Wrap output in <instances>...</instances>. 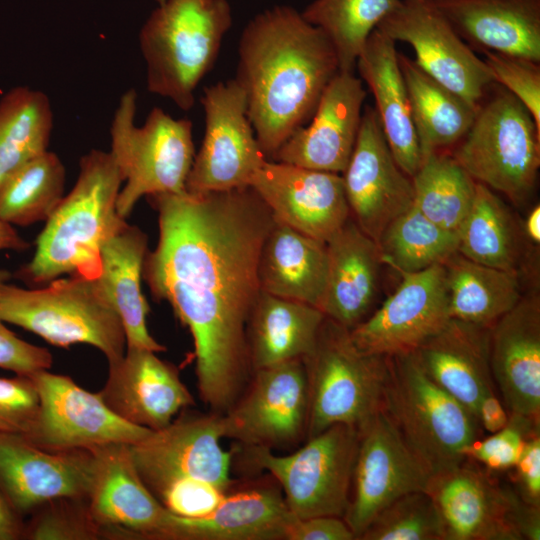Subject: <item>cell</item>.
Segmentation results:
<instances>
[{
  "label": "cell",
  "mask_w": 540,
  "mask_h": 540,
  "mask_svg": "<svg viewBox=\"0 0 540 540\" xmlns=\"http://www.w3.org/2000/svg\"><path fill=\"white\" fill-rule=\"evenodd\" d=\"M399 274L401 281L395 291L350 331L352 342L364 353H411L451 318L442 264Z\"/></svg>",
  "instance_id": "obj_18"
},
{
  "label": "cell",
  "mask_w": 540,
  "mask_h": 540,
  "mask_svg": "<svg viewBox=\"0 0 540 540\" xmlns=\"http://www.w3.org/2000/svg\"><path fill=\"white\" fill-rule=\"evenodd\" d=\"M308 405L303 359L253 370L241 394L221 415L223 438L244 447H296L306 440Z\"/></svg>",
  "instance_id": "obj_12"
},
{
  "label": "cell",
  "mask_w": 540,
  "mask_h": 540,
  "mask_svg": "<svg viewBox=\"0 0 540 540\" xmlns=\"http://www.w3.org/2000/svg\"><path fill=\"white\" fill-rule=\"evenodd\" d=\"M205 131L186 180V191L202 194L248 187L266 160L253 127L243 88L235 79L204 89Z\"/></svg>",
  "instance_id": "obj_13"
},
{
  "label": "cell",
  "mask_w": 540,
  "mask_h": 540,
  "mask_svg": "<svg viewBox=\"0 0 540 540\" xmlns=\"http://www.w3.org/2000/svg\"><path fill=\"white\" fill-rule=\"evenodd\" d=\"M227 492L204 481L175 482L155 495L170 512L186 518H199L211 513Z\"/></svg>",
  "instance_id": "obj_48"
},
{
  "label": "cell",
  "mask_w": 540,
  "mask_h": 540,
  "mask_svg": "<svg viewBox=\"0 0 540 540\" xmlns=\"http://www.w3.org/2000/svg\"><path fill=\"white\" fill-rule=\"evenodd\" d=\"M296 518L281 487L267 474L236 481L217 507L203 517L177 515L172 540H287Z\"/></svg>",
  "instance_id": "obj_26"
},
{
  "label": "cell",
  "mask_w": 540,
  "mask_h": 540,
  "mask_svg": "<svg viewBox=\"0 0 540 540\" xmlns=\"http://www.w3.org/2000/svg\"><path fill=\"white\" fill-rule=\"evenodd\" d=\"M190 408L130 445L136 470L154 496L179 481H204L225 492L236 482L230 476L234 452L220 445L221 414Z\"/></svg>",
  "instance_id": "obj_11"
},
{
  "label": "cell",
  "mask_w": 540,
  "mask_h": 540,
  "mask_svg": "<svg viewBox=\"0 0 540 540\" xmlns=\"http://www.w3.org/2000/svg\"><path fill=\"white\" fill-rule=\"evenodd\" d=\"M136 108L137 93L131 88L121 95L110 125V152L124 183L116 209L124 219L143 196L186 191L195 157L190 120L154 107L139 127Z\"/></svg>",
  "instance_id": "obj_7"
},
{
  "label": "cell",
  "mask_w": 540,
  "mask_h": 540,
  "mask_svg": "<svg viewBox=\"0 0 540 540\" xmlns=\"http://www.w3.org/2000/svg\"><path fill=\"white\" fill-rule=\"evenodd\" d=\"M0 317L58 347L91 345L108 363L126 350L122 322L97 277L70 275L36 289L6 282L0 289Z\"/></svg>",
  "instance_id": "obj_5"
},
{
  "label": "cell",
  "mask_w": 540,
  "mask_h": 540,
  "mask_svg": "<svg viewBox=\"0 0 540 540\" xmlns=\"http://www.w3.org/2000/svg\"><path fill=\"white\" fill-rule=\"evenodd\" d=\"M30 516L24 525L23 539H104L103 530L89 509L87 497L54 499L41 505Z\"/></svg>",
  "instance_id": "obj_43"
},
{
  "label": "cell",
  "mask_w": 540,
  "mask_h": 540,
  "mask_svg": "<svg viewBox=\"0 0 540 540\" xmlns=\"http://www.w3.org/2000/svg\"><path fill=\"white\" fill-rule=\"evenodd\" d=\"M366 90L354 72H338L323 91L310 121L270 160L342 174L359 132Z\"/></svg>",
  "instance_id": "obj_22"
},
{
  "label": "cell",
  "mask_w": 540,
  "mask_h": 540,
  "mask_svg": "<svg viewBox=\"0 0 540 540\" xmlns=\"http://www.w3.org/2000/svg\"><path fill=\"white\" fill-rule=\"evenodd\" d=\"M412 183L414 206L432 222L459 235L474 200L476 181L451 153L425 155Z\"/></svg>",
  "instance_id": "obj_38"
},
{
  "label": "cell",
  "mask_w": 540,
  "mask_h": 540,
  "mask_svg": "<svg viewBox=\"0 0 540 540\" xmlns=\"http://www.w3.org/2000/svg\"><path fill=\"white\" fill-rule=\"evenodd\" d=\"M147 245V235L126 223L103 243L97 278L122 322L126 348L159 353L166 347L148 331L146 318L150 307L141 289Z\"/></svg>",
  "instance_id": "obj_32"
},
{
  "label": "cell",
  "mask_w": 540,
  "mask_h": 540,
  "mask_svg": "<svg viewBox=\"0 0 540 540\" xmlns=\"http://www.w3.org/2000/svg\"><path fill=\"white\" fill-rule=\"evenodd\" d=\"M395 42L409 44L416 64L478 109L494 79L457 34L434 0H400L377 27Z\"/></svg>",
  "instance_id": "obj_15"
},
{
  "label": "cell",
  "mask_w": 540,
  "mask_h": 540,
  "mask_svg": "<svg viewBox=\"0 0 540 540\" xmlns=\"http://www.w3.org/2000/svg\"><path fill=\"white\" fill-rule=\"evenodd\" d=\"M53 123L52 104L43 91L17 86L0 99V188L48 150Z\"/></svg>",
  "instance_id": "obj_37"
},
{
  "label": "cell",
  "mask_w": 540,
  "mask_h": 540,
  "mask_svg": "<svg viewBox=\"0 0 540 540\" xmlns=\"http://www.w3.org/2000/svg\"><path fill=\"white\" fill-rule=\"evenodd\" d=\"M324 318L318 307L260 291L246 324L252 370L304 358Z\"/></svg>",
  "instance_id": "obj_33"
},
{
  "label": "cell",
  "mask_w": 540,
  "mask_h": 540,
  "mask_svg": "<svg viewBox=\"0 0 540 540\" xmlns=\"http://www.w3.org/2000/svg\"><path fill=\"white\" fill-rule=\"evenodd\" d=\"M29 243L24 240L10 224L0 220V251H25Z\"/></svg>",
  "instance_id": "obj_53"
},
{
  "label": "cell",
  "mask_w": 540,
  "mask_h": 540,
  "mask_svg": "<svg viewBox=\"0 0 540 540\" xmlns=\"http://www.w3.org/2000/svg\"><path fill=\"white\" fill-rule=\"evenodd\" d=\"M472 48L540 62V0H434Z\"/></svg>",
  "instance_id": "obj_29"
},
{
  "label": "cell",
  "mask_w": 540,
  "mask_h": 540,
  "mask_svg": "<svg viewBox=\"0 0 540 540\" xmlns=\"http://www.w3.org/2000/svg\"><path fill=\"white\" fill-rule=\"evenodd\" d=\"M327 272L326 243L275 219L259 254L260 291L319 308Z\"/></svg>",
  "instance_id": "obj_31"
},
{
  "label": "cell",
  "mask_w": 540,
  "mask_h": 540,
  "mask_svg": "<svg viewBox=\"0 0 540 540\" xmlns=\"http://www.w3.org/2000/svg\"><path fill=\"white\" fill-rule=\"evenodd\" d=\"M400 0H314L301 12L331 41L340 72H354L357 58L373 30Z\"/></svg>",
  "instance_id": "obj_41"
},
{
  "label": "cell",
  "mask_w": 540,
  "mask_h": 540,
  "mask_svg": "<svg viewBox=\"0 0 540 540\" xmlns=\"http://www.w3.org/2000/svg\"><path fill=\"white\" fill-rule=\"evenodd\" d=\"M523 238L510 208L495 191L476 182L457 251L477 263L520 273Z\"/></svg>",
  "instance_id": "obj_36"
},
{
  "label": "cell",
  "mask_w": 540,
  "mask_h": 540,
  "mask_svg": "<svg viewBox=\"0 0 540 540\" xmlns=\"http://www.w3.org/2000/svg\"><path fill=\"white\" fill-rule=\"evenodd\" d=\"M155 1H156L157 4H158V3H161V2L164 1V0H155Z\"/></svg>",
  "instance_id": "obj_55"
},
{
  "label": "cell",
  "mask_w": 540,
  "mask_h": 540,
  "mask_svg": "<svg viewBox=\"0 0 540 540\" xmlns=\"http://www.w3.org/2000/svg\"><path fill=\"white\" fill-rule=\"evenodd\" d=\"M249 186L277 221L325 243L350 216L338 173L266 160Z\"/></svg>",
  "instance_id": "obj_21"
},
{
  "label": "cell",
  "mask_w": 540,
  "mask_h": 540,
  "mask_svg": "<svg viewBox=\"0 0 540 540\" xmlns=\"http://www.w3.org/2000/svg\"><path fill=\"white\" fill-rule=\"evenodd\" d=\"M105 404L123 420L151 431L166 427L195 399L182 382L179 369L156 352L126 348L108 363V375L98 391Z\"/></svg>",
  "instance_id": "obj_23"
},
{
  "label": "cell",
  "mask_w": 540,
  "mask_h": 540,
  "mask_svg": "<svg viewBox=\"0 0 540 540\" xmlns=\"http://www.w3.org/2000/svg\"><path fill=\"white\" fill-rule=\"evenodd\" d=\"M39 409V397L31 376L0 378V432L26 435Z\"/></svg>",
  "instance_id": "obj_46"
},
{
  "label": "cell",
  "mask_w": 540,
  "mask_h": 540,
  "mask_svg": "<svg viewBox=\"0 0 540 540\" xmlns=\"http://www.w3.org/2000/svg\"><path fill=\"white\" fill-rule=\"evenodd\" d=\"M23 517L8 502L0 490V540L23 539Z\"/></svg>",
  "instance_id": "obj_52"
},
{
  "label": "cell",
  "mask_w": 540,
  "mask_h": 540,
  "mask_svg": "<svg viewBox=\"0 0 540 540\" xmlns=\"http://www.w3.org/2000/svg\"><path fill=\"white\" fill-rule=\"evenodd\" d=\"M422 159L436 151H448L467 133L477 108L451 91L414 60L398 53Z\"/></svg>",
  "instance_id": "obj_34"
},
{
  "label": "cell",
  "mask_w": 540,
  "mask_h": 540,
  "mask_svg": "<svg viewBox=\"0 0 540 540\" xmlns=\"http://www.w3.org/2000/svg\"><path fill=\"white\" fill-rule=\"evenodd\" d=\"M350 217L376 243L414 201L412 178L395 161L375 109L366 106L349 162L341 174Z\"/></svg>",
  "instance_id": "obj_19"
},
{
  "label": "cell",
  "mask_w": 540,
  "mask_h": 540,
  "mask_svg": "<svg viewBox=\"0 0 540 540\" xmlns=\"http://www.w3.org/2000/svg\"><path fill=\"white\" fill-rule=\"evenodd\" d=\"M94 466L90 449L54 452L0 432V490L22 517L54 499L87 497Z\"/></svg>",
  "instance_id": "obj_20"
},
{
  "label": "cell",
  "mask_w": 540,
  "mask_h": 540,
  "mask_svg": "<svg viewBox=\"0 0 540 540\" xmlns=\"http://www.w3.org/2000/svg\"><path fill=\"white\" fill-rule=\"evenodd\" d=\"M358 430L350 503L343 517L356 540L392 501L426 491L431 477L382 409Z\"/></svg>",
  "instance_id": "obj_16"
},
{
  "label": "cell",
  "mask_w": 540,
  "mask_h": 540,
  "mask_svg": "<svg viewBox=\"0 0 540 540\" xmlns=\"http://www.w3.org/2000/svg\"><path fill=\"white\" fill-rule=\"evenodd\" d=\"M382 410L432 475L465 463L478 439L476 416L437 386L412 353L386 356Z\"/></svg>",
  "instance_id": "obj_6"
},
{
  "label": "cell",
  "mask_w": 540,
  "mask_h": 540,
  "mask_svg": "<svg viewBox=\"0 0 540 540\" xmlns=\"http://www.w3.org/2000/svg\"><path fill=\"white\" fill-rule=\"evenodd\" d=\"M522 233L524 239L535 247H539L540 244V206L535 205L528 212L522 226Z\"/></svg>",
  "instance_id": "obj_54"
},
{
  "label": "cell",
  "mask_w": 540,
  "mask_h": 540,
  "mask_svg": "<svg viewBox=\"0 0 540 540\" xmlns=\"http://www.w3.org/2000/svg\"><path fill=\"white\" fill-rule=\"evenodd\" d=\"M338 72L331 41L296 8L276 5L247 23L234 79L245 92L248 116L267 159L310 121Z\"/></svg>",
  "instance_id": "obj_2"
},
{
  "label": "cell",
  "mask_w": 540,
  "mask_h": 540,
  "mask_svg": "<svg viewBox=\"0 0 540 540\" xmlns=\"http://www.w3.org/2000/svg\"><path fill=\"white\" fill-rule=\"evenodd\" d=\"M442 265L451 318L492 327L523 295L518 272L477 263L458 251Z\"/></svg>",
  "instance_id": "obj_35"
},
{
  "label": "cell",
  "mask_w": 540,
  "mask_h": 540,
  "mask_svg": "<svg viewBox=\"0 0 540 540\" xmlns=\"http://www.w3.org/2000/svg\"><path fill=\"white\" fill-rule=\"evenodd\" d=\"M395 44L376 28L366 40L356 67L374 97V109L395 161L412 178L421 165L422 153Z\"/></svg>",
  "instance_id": "obj_30"
},
{
  "label": "cell",
  "mask_w": 540,
  "mask_h": 540,
  "mask_svg": "<svg viewBox=\"0 0 540 540\" xmlns=\"http://www.w3.org/2000/svg\"><path fill=\"white\" fill-rule=\"evenodd\" d=\"M515 480L522 500L540 508V436L532 434L525 442L514 466Z\"/></svg>",
  "instance_id": "obj_49"
},
{
  "label": "cell",
  "mask_w": 540,
  "mask_h": 540,
  "mask_svg": "<svg viewBox=\"0 0 540 540\" xmlns=\"http://www.w3.org/2000/svg\"><path fill=\"white\" fill-rule=\"evenodd\" d=\"M490 363L508 415L539 423L540 295L536 288L523 293L491 327Z\"/></svg>",
  "instance_id": "obj_25"
},
{
  "label": "cell",
  "mask_w": 540,
  "mask_h": 540,
  "mask_svg": "<svg viewBox=\"0 0 540 540\" xmlns=\"http://www.w3.org/2000/svg\"><path fill=\"white\" fill-rule=\"evenodd\" d=\"M31 377L39 409L32 427L23 436L40 448L59 452L111 443L133 445L152 432L120 418L99 392L83 389L69 376L42 370Z\"/></svg>",
  "instance_id": "obj_14"
},
{
  "label": "cell",
  "mask_w": 540,
  "mask_h": 540,
  "mask_svg": "<svg viewBox=\"0 0 540 540\" xmlns=\"http://www.w3.org/2000/svg\"><path fill=\"white\" fill-rule=\"evenodd\" d=\"M359 540H445L439 511L425 491L406 493L384 507Z\"/></svg>",
  "instance_id": "obj_42"
},
{
  "label": "cell",
  "mask_w": 540,
  "mask_h": 540,
  "mask_svg": "<svg viewBox=\"0 0 540 540\" xmlns=\"http://www.w3.org/2000/svg\"><path fill=\"white\" fill-rule=\"evenodd\" d=\"M476 417L479 424L491 434L504 428L509 421V415L495 393L482 397L477 406Z\"/></svg>",
  "instance_id": "obj_51"
},
{
  "label": "cell",
  "mask_w": 540,
  "mask_h": 540,
  "mask_svg": "<svg viewBox=\"0 0 540 540\" xmlns=\"http://www.w3.org/2000/svg\"><path fill=\"white\" fill-rule=\"evenodd\" d=\"M539 432V423L529 418L509 415L508 424L483 440H475L466 450L468 457L494 471L514 468L526 440Z\"/></svg>",
  "instance_id": "obj_45"
},
{
  "label": "cell",
  "mask_w": 540,
  "mask_h": 540,
  "mask_svg": "<svg viewBox=\"0 0 540 540\" xmlns=\"http://www.w3.org/2000/svg\"><path fill=\"white\" fill-rule=\"evenodd\" d=\"M445 540H521L513 521L518 494L464 463L430 477Z\"/></svg>",
  "instance_id": "obj_24"
},
{
  "label": "cell",
  "mask_w": 540,
  "mask_h": 540,
  "mask_svg": "<svg viewBox=\"0 0 540 540\" xmlns=\"http://www.w3.org/2000/svg\"><path fill=\"white\" fill-rule=\"evenodd\" d=\"M490 335L491 327L450 318L411 352L423 372L475 416L482 397L495 393Z\"/></svg>",
  "instance_id": "obj_28"
},
{
  "label": "cell",
  "mask_w": 540,
  "mask_h": 540,
  "mask_svg": "<svg viewBox=\"0 0 540 540\" xmlns=\"http://www.w3.org/2000/svg\"><path fill=\"white\" fill-rule=\"evenodd\" d=\"M159 239L142 277L192 335L201 401L224 414L252 375L246 324L260 293L258 259L275 218L250 187L148 196Z\"/></svg>",
  "instance_id": "obj_1"
},
{
  "label": "cell",
  "mask_w": 540,
  "mask_h": 540,
  "mask_svg": "<svg viewBox=\"0 0 540 540\" xmlns=\"http://www.w3.org/2000/svg\"><path fill=\"white\" fill-rule=\"evenodd\" d=\"M66 171L46 150L17 170L0 188V220L12 226L47 221L64 197Z\"/></svg>",
  "instance_id": "obj_39"
},
{
  "label": "cell",
  "mask_w": 540,
  "mask_h": 540,
  "mask_svg": "<svg viewBox=\"0 0 540 540\" xmlns=\"http://www.w3.org/2000/svg\"><path fill=\"white\" fill-rule=\"evenodd\" d=\"M303 359L308 383L306 440L335 424L358 429L382 409L387 357L360 351L350 331L325 316Z\"/></svg>",
  "instance_id": "obj_9"
},
{
  "label": "cell",
  "mask_w": 540,
  "mask_h": 540,
  "mask_svg": "<svg viewBox=\"0 0 540 540\" xmlns=\"http://www.w3.org/2000/svg\"><path fill=\"white\" fill-rule=\"evenodd\" d=\"M228 0H164L139 32L150 93L188 111L232 26Z\"/></svg>",
  "instance_id": "obj_4"
},
{
  "label": "cell",
  "mask_w": 540,
  "mask_h": 540,
  "mask_svg": "<svg viewBox=\"0 0 540 540\" xmlns=\"http://www.w3.org/2000/svg\"><path fill=\"white\" fill-rule=\"evenodd\" d=\"M90 450L95 466L87 500L104 539L171 540L176 515L141 480L130 445L111 443Z\"/></svg>",
  "instance_id": "obj_17"
},
{
  "label": "cell",
  "mask_w": 540,
  "mask_h": 540,
  "mask_svg": "<svg viewBox=\"0 0 540 540\" xmlns=\"http://www.w3.org/2000/svg\"><path fill=\"white\" fill-rule=\"evenodd\" d=\"M326 245L328 272L319 309L351 331L373 312L379 295V248L350 216Z\"/></svg>",
  "instance_id": "obj_27"
},
{
  "label": "cell",
  "mask_w": 540,
  "mask_h": 540,
  "mask_svg": "<svg viewBox=\"0 0 540 540\" xmlns=\"http://www.w3.org/2000/svg\"><path fill=\"white\" fill-rule=\"evenodd\" d=\"M482 52L494 82L502 85L526 107L540 130L539 63L488 50Z\"/></svg>",
  "instance_id": "obj_44"
},
{
  "label": "cell",
  "mask_w": 540,
  "mask_h": 540,
  "mask_svg": "<svg viewBox=\"0 0 540 540\" xmlns=\"http://www.w3.org/2000/svg\"><path fill=\"white\" fill-rule=\"evenodd\" d=\"M359 444V430L335 424L305 440L289 455L260 447L246 448L249 464L268 472L282 489L298 519L314 516L343 518L349 503Z\"/></svg>",
  "instance_id": "obj_10"
},
{
  "label": "cell",
  "mask_w": 540,
  "mask_h": 540,
  "mask_svg": "<svg viewBox=\"0 0 540 540\" xmlns=\"http://www.w3.org/2000/svg\"><path fill=\"white\" fill-rule=\"evenodd\" d=\"M458 244L457 233L429 220L414 204L387 226L377 242L383 264L398 273L443 264Z\"/></svg>",
  "instance_id": "obj_40"
},
{
  "label": "cell",
  "mask_w": 540,
  "mask_h": 540,
  "mask_svg": "<svg viewBox=\"0 0 540 540\" xmlns=\"http://www.w3.org/2000/svg\"><path fill=\"white\" fill-rule=\"evenodd\" d=\"M472 177L517 207L532 197L540 167V130L506 89L486 95L465 136L450 152Z\"/></svg>",
  "instance_id": "obj_8"
},
{
  "label": "cell",
  "mask_w": 540,
  "mask_h": 540,
  "mask_svg": "<svg viewBox=\"0 0 540 540\" xmlns=\"http://www.w3.org/2000/svg\"><path fill=\"white\" fill-rule=\"evenodd\" d=\"M79 168L73 188L38 235L32 259L16 273L27 284L65 274L97 277L103 243L127 223L116 209L123 177L111 152L92 149Z\"/></svg>",
  "instance_id": "obj_3"
},
{
  "label": "cell",
  "mask_w": 540,
  "mask_h": 540,
  "mask_svg": "<svg viewBox=\"0 0 540 540\" xmlns=\"http://www.w3.org/2000/svg\"><path fill=\"white\" fill-rule=\"evenodd\" d=\"M287 540H356L341 517L314 516L296 518L288 530Z\"/></svg>",
  "instance_id": "obj_50"
},
{
  "label": "cell",
  "mask_w": 540,
  "mask_h": 540,
  "mask_svg": "<svg viewBox=\"0 0 540 540\" xmlns=\"http://www.w3.org/2000/svg\"><path fill=\"white\" fill-rule=\"evenodd\" d=\"M11 273L0 269V289L9 281ZM53 363V356L44 347L36 346L19 338L5 326L0 317V368L15 375L31 376L39 371L48 370Z\"/></svg>",
  "instance_id": "obj_47"
}]
</instances>
